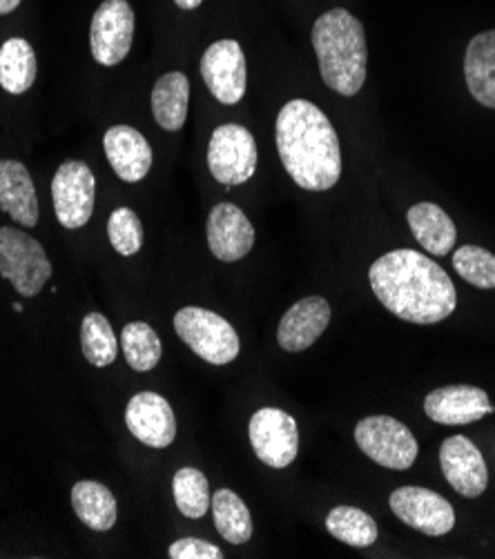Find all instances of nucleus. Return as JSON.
Segmentation results:
<instances>
[{
    "label": "nucleus",
    "mask_w": 495,
    "mask_h": 559,
    "mask_svg": "<svg viewBox=\"0 0 495 559\" xmlns=\"http://www.w3.org/2000/svg\"><path fill=\"white\" fill-rule=\"evenodd\" d=\"M368 278L381 306L409 323H439L458 306L456 286L445 267L409 248L379 257L370 265Z\"/></svg>",
    "instance_id": "f257e3e1"
},
{
    "label": "nucleus",
    "mask_w": 495,
    "mask_h": 559,
    "mask_svg": "<svg viewBox=\"0 0 495 559\" xmlns=\"http://www.w3.org/2000/svg\"><path fill=\"white\" fill-rule=\"evenodd\" d=\"M278 152L288 177L308 192H326L342 177V150L338 132L323 111L293 98L278 115Z\"/></svg>",
    "instance_id": "f03ea898"
},
{
    "label": "nucleus",
    "mask_w": 495,
    "mask_h": 559,
    "mask_svg": "<svg viewBox=\"0 0 495 559\" xmlns=\"http://www.w3.org/2000/svg\"><path fill=\"white\" fill-rule=\"evenodd\" d=\"M310 40L323 83L342 96H355L366 83L368 68L362 21L344 8L328 10L315 21Z\"/></svg>",
    "instance_id": "7ed1b4c3"
},
{
    "label": "nucleus",
    "mask_w": 495,
    "mask_h": 559,
    "mask_svg": "<svg viewBox=\"0 0 495 559\" xmlns=\"http://www.w3.org/2000/svg\"><path fill=\"white\" fill-rule=\"evenodd\" d=\"M175 330L181 342L203 361L226 366L239 357V334L222 314L188 306L175 314Z\"/></svg>",
    "instance_id": "20e7f679"
},
{
    "label": "nucleus",
    "mask_w": 495,
    "mask_h": 559,
    "mask_svg": "<svg viewBox=\"0 0 495 559\" xmlns=\"http://www.w3.org/2000/svg\"><path fill=\"white\" fill-rule=\"evenodd\" d=\"M45 248L27 233L0 228V274L23 297H36L51 276Z\"/></svg>",
    "instance_id": "39448f33"
},
{
    "label": "nucleus",
    "mask_w": 495,
    "mask_h": 559,
    "mask_svg": "<svg viewBox=\"0 0 495 559\" xmlns=\"http://www.w3.org/2000/svg\"><path fill=\"white\" fill-rule=\"evenodd\" d=\"M355 441L366 457L393 471H409L417 460V441L409 426L389 415H370L355 426Z\"/></svg>",
    "instance_id": "423d86ee"
},
{
    "label": "nucleus",
    "mask_w": 495,
    "mask_h": 559,
    "mask_svg": "<svg viewBox=\"0 0 495 559\" xmlns=\"http://www.w3.org/2000/svg\"><path fill=\"white\" fill-rule=\"evenodd\" d=\"M257 143L248 128L237 123L219 126L208 145V167L224 186H241L257 173Z\"/></svg>",
    "instance_id": "0eeeda50"
},
{
    "label": "nucleus",
    "mask_w": 495,
    "mask_h": 559,
    "mask_svg": "<svg viewBox=\"0 0 495 559\" xmlns=\"http://www.w3.org/2000/svg\"><path fill=\"white\" fill-rule=\"evenodd\" d=\"M96 181L83 160H66L51 181L54 212L63 228L79 230L94 214Z\"/></svg>",
    "instance_id": "6e6552de"
},
{
    "label": "nucleus",
    "mask_w": 495,
    "mask_h": 559,
    "mask_svg": "<svg viewBox=\"0 0 495 559\" xmlns=\"http://www.w3.org/2000/svg\"><path fill=\"white\" fill-rule=\"evenodd\" d=\"M134 10L128 0H105L92 16L90 47L98 66L115 68L132 49Z\"/></svg>",
    "instance_id": "1a4fd4ad"
},
{
    "label": "nucleus",
    "mask_w": 495,
    "mask_h": 559,
    "mask_svg": "<svg viewBox=\"0 0 495 559\" xmlns=\"http://www.w3.org/2000/svg\"><path fill=\"white\" fill-rule=\"evenodd\" d=\"M252 451L270 468H286L299 453V428L282 408H261L248 426Z\"/></svg>",
    "instance_id": "9d476101"
},
{
    "label": "nucleus",
    "mask_w": 495,
    "mask_h": 559,
    "mask_svg": "<svg viewBox=\"0 0 495 559\" xmlns=\"http://www.w3.org/2000/svg\"><path fill=\"white\" fill-rule=\"evenodd\" d=\"M389 504L398 520L428 537H443L456 526V511L451 501L422 486L398 488L391 495Z\"/></svg>",
    "instance_id": "9b49d317"
},
{
    "label": "nucleus",
    "mask_w": 495,
    "mask_h": 559,
    "mask_svg": "<svg viewBox=\"0 0 495 559\" xmlns=\"http://www.w3.org/2000/svg\"><path fill=\"white\" fill-rule=\"evenodd\" d=\"M201 76L212 96L224 105H237L246 94V56L237 40L212 43L201 59Z\"/></svg>",
    "instance_id": "f8f14e48"
},
{
    "label": "nucleus",
    "mask_w": 495,
    "mask_h": 559,
    "mask_svg": "<svg viewBox=\"0 0 495 559\" xmlns=\"http://www.w3.org/2000/svg\"><path fill=\"white\" fill-rule=\"evenodd\" d=\"M439 466L453 490L467 499L480 497L488 486L486 462L478 445L464 435H453L439 445Z\"/></svg>",
    "instance_id": "ddd939ff"
},
{
    "label": "nucleus",
    "mask_w": 495,
    "mask_h": 559,
    "mask_svg": "<svg viewBox=\"0 0 495 559\" xmlns=\"http://www.w3.org/2000/svg\"><path fill=\"white\" fill-rule=\"evenodd\" d=\"M424 413L435 424L467 426L495 413V408L482 388L458 383L431 390L424 400Z\"/></svg>",
    "instance_id": "4468645a"
},
{
    "label": "nucleus",
    "mask_w": 495,
    "mask_h": 559,
    "mask_svg": "<svg viewBox=\"0 0 495 559\" xmlns=\"http://www.w3.org/2000/svg\"><path fill=\"white\" fill-rule=\"evenodd\" d=\"M255 246V228L250 218L235 203H219L208 216V248L226 263L244 259Z\"/></svg>",
    "instance_id": "2eb2a0df"
},
{
    "label": "nucleus",
    "mask_w": 495,
    "mask_h": 559,
    "mask_svg": "<svg viewBox=\"0 0 495 559\" xmlns=\"http://www.w3.org/2000/svg\"><path fill=\"white\" fill-rule=\"evenodd\" d=\"M128 430L150 449H168L177 439V417L170 402L156 393H139L126 408Z\"/></svg>",
    "instance_id": "dca6fc26"
},
{
    "label": "nucleus",
    "mask_w": 495,
    "mask_h": 559,
    "mask_svg": "<svg viewBox=\"0 0 495 559\" xmlns=\"http://www.w3.org/2000/svg\"><path fill=\"white\" fill-rule=\"evenodd\" d=\"M103 150L121 181L137 183L148 177L154 156L148 139L139 130L130 126L109 128L103 136Z\"/></svg>",
    "instance_id": "f3484780"
},
{
    "label": "nucleus",
    "mask_w": 495,
    "mask_h": 559,
    "mask_svg": "<svg viewBox=\"0 0 495 559\" xmlns=\"http://www.w3.org/2000/svg\"><path fill=\"white\" fill-rule=\"evenodd\" d=\"M330 323V304L323 297H306L291 306L278 328V344L286 353L308 350Z\"/></svg>",
    "instance_id": "a211bd4d"
},
{
    "label": "nucleus",
    "mask_w": 495,
    "mask_h": 559,
    "mask_svg": "<svg viewBox=\"0 0 495 559\" xmlns=\"http://www.w3.org/2000/svg\"><path fill=\"white\" fill-rule=\"evenodd\" d=\"M0 210L8 212L23 228H34L38 223L36 188L21 160H0Z\"/></svg>",
    "instance_id": "6ab92c4d"
},
{
    "label": "nucleus",
    "mask_w": 495,
    "mask_h": 559,
    "mask_svg": "<svg viewBox=\"0 0 495 559\" xmlns=\"http://www.w3.org/2000/svg\"><path fill=\"white\" fill-rule=\"evenodd\" d=\"M406 221L413 237L426 252L435 257H445L456 248V241H458L456 223L437 203H428V201L415 203L409 210Z\"/></svg>",
    "instance_id": "aec40b11"
},
{
    "label": "nucleus",
    "mask_w": 495,
    "mask_h": 559,
    "mask_svg": "<svg viewBox=\"0 0 495 559\" xmlns=\"http://www.w3.org/2000/svg\"><path fill=\"white\" fill-rule=\"evenodd\" d=\"M464 79L471 96L495 109V29L471 38L464 56Z\"/></svg>",
    "instance_id": "412c9836"
},
{
    "label": "nucleus",
    "mask_w": 495,
    "mask_h": 559,
    "mask_svg": "<svg viewBox=\"0 0 495 559\" xmlns=\"http://www.w3.org/2000/svg\"><path fill=\"white\" fill-rule=\"evenodd\" d=\"M190 105V81L184 72L163 74L152 90V115L158 128L177 132L186 126Z\"/></svg>",
    "instance_id": "4be33fe9"
},
{
    "label": "nucleus",
    "mask_w": 495,
    "mask_h": 559,
    "mask_svg": "<svg viewBox=\"0 0 495 559\" xmlns=\"http://www.w3.org/2000/svg\"><path fill=\"white\" fill-rule=\"evenodd\" d=\"M72 507L79 520L98 533H105L117 524V499L113 490L98 481H79L72 488Z\"/></svg>",
    "instance_id": "5701e85b"
},
{
    "label": "nucleus",
    "mask_w": 495,
    "mask_h": 559,
    "mask_svg": "<svg viewBox=\"0 0 495 559\" xmlns=\"http://www.w3.org/2000/svg\"><path fill=\"white\" fill-rule=\"evenodd\" d=\"M36 81V53L25 38H8L0 47V87L8 94H25Z\"/></svg>",
    "instance_id": "b1692460"
},
{
    "label": "nucleus",
    "mask_w": 495,
    "mask_h": 559,
    "mask_svg": "<svg viewBox=\"0 0 495 559\" xmlns=\"http://www.w3.org/2000/svg\"><path fill=\"white\" fill-rule=\"evenodd\" d=\"M212 518L216 531L231 544H246L252 537V518L246 501L231 488L212 495Z\"/></svg>",
    "instance_id": "393cba45"
},
{
    "label": "nucleus",
    "mask_w": 495,
    "mask_h": 559,
    "mask_svg": "<svg viewBox=\"0 0 495 559\" xmlns=\"http://www.w3.org/2000/svg\"><path fill=\"white\" fill-rule=\"evenodd\" d=\"M81 348L85 359L96 368H107L117 361L119 340L109 323L101 312L85 314L81 323Z\"/></svg>",
    "instance_id": "a878e982"
},
{
    "label": "nucleus",
    "mask_w": 495,
    "mask_h": 559,
    "mask_svg": "<svg viewBox=\"0 0 495 559\" xmlns=\"http://www.w3.org/2000/svg\"><path fill=\"white\" fill-rule=\"evenodd\" d=\"M326 531L353 548L373 546L377 539L375 520L355 507H335L330 511L326 518Z\"/></svg>",
    "instance_id": "bb28decb"
},
{
    "label": "nucleus",
    "mask_w": 495,
    "mask_h": 559,
    "mask_svg": "<svg viewBox=\"0 0 495 559\" xmlns=\"http://www.w3.org/2000/svg\"><path fill=\"white\" fill-rule=\"evenodd\" d=\"M126 361L137 372H150L161 361V340L158 334L152 330V325L143 321H132L123 328L121 340H119Z\"/></svg>",
    "instance_id": "cd10ccee"
},
{
    "label": "nucleus",
    "mask_w": 495,
    "mask_h": 559,
    "mask_svg": "<svg viewBox=\"0 0 495 559\" xmlns=\"http://www.w3.org/2000/svg\"><path fill=\"white\" fill-rule=\"evenodd\" d=\"M173 492H175V501H177V509L181 515H186L190 520H199L208 513L210 486L201 471L190 468V466L177 471V475L173 479Z\"/></svg>",
    "instance_id": "c85d7f7f"
},
{
    "label": "nucleus",
    "mask_w": 495,
    "mask_h": 559,
    "mask_svg": "<svg viewBox=\"0 0 495 559\" xmlns=\"http://www.w3.org/2000/svg\"><path fill=\"white\" fill-rule=\"evenodd\" d=\"M453 267L458 274L480 290L495 288V254L480 246H462L453 254Z\"/></svg>",
    "instance_id": "c756f323"
},
{
    "label": "nucleus",
    "mask_w": 495,
    "mask_h": 559,
    "mask_svg": "<svg viewBox=\"0 0 495 559\" xmlns=\"http://www.w3.org/2000/svg\"><path fill=\"white\" fill-rule=\"evenodd\" d=\"M107 237L121 257H132L143 246L141 218L130 207H117L107 221Z\"/></svg>",
    "instance_id": "7c9ffc66"
},
{
    "label": "nucleus",
    "mask_w": 495,
    "mask_h": 559,
    "mask_svg": "<svg viewBox=\"0 0 495 559\" xmlns=\"http://www.w3.org/2000/svg\"><path fill=\"white\" fill-rule=\"evenodd\" d=\"M168 555L173 559H222L224 557L222 548L210 544V542L197 539V537H186V539L175 542L170 546Z\"/></svg>",
    "instance_id": "2f4dec72"
},
{
    "label": "nucleus",
    "mask_w": 495,
    "mask_h": 559,
    "mask_svg": "<svg viewBox=\"0 0 495 559\" xmlns=\"http://www.w3.org/2000/svg\"><path fill=\"white\" fill-rule=\"evenodd\" d=\"M21 5V0H0V16L12 14Z\"/></svg>",
    "instance_id": "473e14b6"
},
{
    "label": "nucleus",
    "mask_w": 495,
    "mask_h": 559,
    "mask_svg": "<svg viewBox=\"0 0 495 559\" xmlns=\"http://www.w3.org/2000/svg\"><path fill=\"white\" fill-rule=\"evenodd\" d=\"M175 3H177V8H181L186 12H192L203 3V0H175Z\"/></svg>",
    "instance_id": "72a5a7b5"
}]
</instances>
